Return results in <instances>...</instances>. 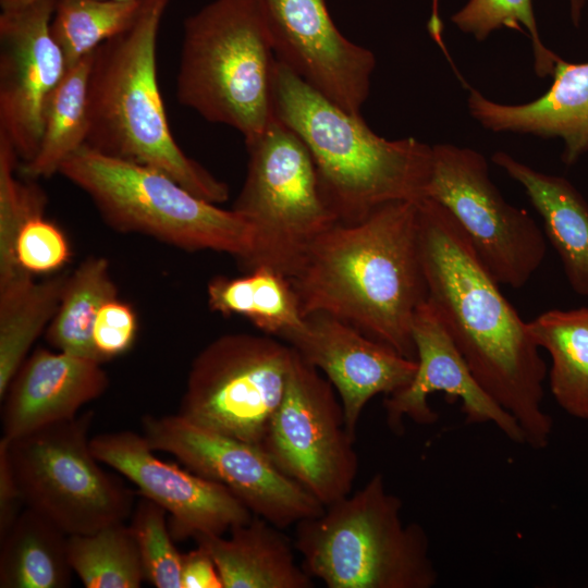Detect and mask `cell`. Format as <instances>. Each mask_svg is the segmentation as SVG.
I'll return each instance as SVG.
<instances>
[{
  "label": "cell",
  "instance_id": "cell-1",
  "mask_svg": "<svg viewBox=\"0 0 588 588\" xmlns=\"http://www.w3.org/2000/svg\"><path fill=\"white\" fill-rule=\"evenodd\" d=\"M418 244L428 298L485 391L518 422L525 444H549L543 409L547 365L525 322L469 240L438 201H417Z\"/></svg>",
  "mask_w": 588,
  "mask_h": 588
},
{
  "label": "cell",
  "instance_id": "cell-2",
  "mask_svg": "<svg viewBox=\"0 0 588 588\" xmlns=\"http://www.w3.org/2000/svg\"><path fill=\"white\" fill-rule=\"evenodd\" d=\"M290 281L304 317L327 313L416 360L413 321L428 298L417 201L390 203L359 222L334 223Z\"/></svg>",
  "mask_w": 588,
  "mask_h": 588
},
{
  "label": "cell",
  "instance_id": "cell-3",
  "mask_svg": "<svg viewBox=\"0 0 588 588\" xmlns=\"http://www.w3.org/2000/svg\"><path fill=\"white\" fill-rule=\"evenodd\" d=\"M275 117L308 148L324 201L340 223H356L394 201L426 197L432 146L389 140L277 62Z\"/></svg>",
  "mask_w": 588,
  "mask_h": 588
},
{
  "label": "cell",
  "instance_id": "cell-4",
  "mask_svg": "<svg viewBox=\"0 0 588 588\" xmlns=\"http://www.w3.org/2000/svg\"><path fill=\"white\" fill-rule=\"evenodd\" d=\"M170 0H144L134 24L91 56L86 146L156 169L212 204L228 185L185 155L167 119L157 79V37Z\"/></svg>",
  "mask_w": 588,
  "mask_h": 588
},
{
  "label": "cell",
  "instance_id": "cell-5",
  "mask_svg": "<svg viewBox=\"0 0 588 588\" xmlns=\"http://www.w3.org/2000/svg\"><path fill=\"white\" fill-rule=\"evenodd\" d=\"M277 62L262 0H215L184 21L177 100L248 142L275 119Z\"/></svg>",
  "mask_w": 588,
  "mask_h": 588
},
{
  "label": "cell",
  "instance_id": "cell-6",
  "mask_svg": "<svg viewBox=\"0 0 588 588\" xmlns=\"http://www.w3.org/2000/svg\"><path fill=\"white\" fill-rule=\"evenodd\" d=\"M401 499L381 473L366 485L296 524L302 565L329 588H431L438 572L429 540L405 523Z\"/></svg>",
  "mask_w": 588,
  "mask_h": 588
},
{
  "label": "cell",
  "instance_id": "cell-7",
  "mask_svg": "<svg viewBox=\"0 0 588 588\" xmlns=\"http://www.w3.org/2000/svg\"><path fill=\"white\" fill-rule=\"evenodd\" d=\"M59 173L82 189L103 221L186 252L212 250L244 261L253 229L234 210L197 197L167 174L84 145Z\"/></svg>",
  "mask_w": 588,
  "mask_h": 588
},
{
  "label": "cell",
  "instance_id": "cell-8",
  "mask_svg": "<svg viewBox=\"0 0 588 588\" xmlns=\"http://www.w3.org/2000/svg\"><path fill=\"white\" fill-rule=\"evenodd\" d=\"M248 161L232 210L253 229V248L238 267L297 271L313 243L338 222L320 191L315 163L298 135L277 117L245 142Z\"/></svg>",
  "mask_w": 588,
  "mask_h": 588
},
{
  "label": "cell",
  "instance_id": "cell-9",
  "mask_svg": "<svg viewBox=\"0 0 588 588\" xmlns=\"http://www.w3.org/2000/svg\"><path fill=\"white\" fill-rule=\"evenodd\" d=\"M94 413L1 438L22 499L68 536L94 532L131 517L132 489L106 471L90 449Z\"/></svg>",
  "mask_w": 588,
  "mask_h": 588
},
{
  "label": "cell",
  "instance_id": "cell-10",
  "mask_svg": "<svg viewBox=\"0 0 588 588\" xmlns=\"http://www.w3.org/2000/svg\"><path fill=\"white\" fill-rule=\"evenodd\" d=\"M294 348L274 336L221 335L194 358L177 415L260 445L284 396Z\"/></svg>",
  "mask_w": 588,
  "mask_h": 588
},
{
  "label": "cell",
  "instance_id": "cell-11",
  "mask_svg": "<svg viewBox=\"0 0 588 588\" xmlns=\"http://www.w3.org/2000/svg\"><path fill=\"white\" fill-rule=\"evenodd\" d=\"M432 151L426 197L450 211L500 284L523 287L544 259L542 230L526 210L503 198L480 152L452 144H437Z\"/></svg>",
  "mask_w": 588,
  "mask_h": 588
},
{
  "label": "cell",
  "instance_id": "cell-12",
  "mask_svg": "<svg viewBox=\"0 0 588 588\" xmlns=\"http://www.w3.org/2000/svg\"><path fill=\"white\" fill-rule=\"evenodd\" d=\"M331 382L295 350L284 396L261 448L324 507L348 495L358 457Z\"/></svg>",
  "mask_w": 588,
  "mask_h": 588
},
{
  "label": "cell",
  "instance_id": "cell-13",
  "mask_svg": "<svg viewBox=\"0 0 588 588\" xmlns=\"http://www.w3.org/2000/svg\"><path fill=\"white\" fill-rule=\"evenodd\" d=\"M142 433L155 451L225 486L256 516L283 529L324 506L283 474L261 445L200 428L180 415H145Z\"/></svg>",
  "mask_w": 588,
  "mask_h": 588
},
{
  "label": "cell",
  "instance_id": "cell-14",
  "mask_svg": "<svg viewBox=\"0 0 588 588\" xmlns=\"http://www.w3.org/2000/svg\"><path fill=\"white\" fill-rule=\"evenodd\" d=\"M56 0H34L0 14V136L23 163L36 154L47 101L68 65L50 23Z\"/></svg>",
  "mask_w": 588,
  "mask_h": 588
},
{
  "label": "cell",
  "instance_id": "cell-15",
  "mask_svg": "<svg viewBox=\"0 0 588 588\" xmlns=\"http://www.w3.org/2000/svg\"><path fill=\"white\" fill-rule=\"evenodd\" d=\"M90 449L101 464L120 473L140 495L167 511L174 540L222 536L254 516L225 486L157 457L143 433H99L90 438Z\"/></svg>",
  "mask_w": 588,
  "mask_h": 588
},
{
  "label": "cell",
  "instance_id": "cell-16",
  "mask_svg": "<svg viewBox=\"0 0 588 588\" xmlns=\"http://www.w3.org/2000/svg\"><path fill=\"white\" fill-rule=\"evenodd\" d=\"M277 60L324 97L362 115L373 53L344 37L326 0H262Z\"/></svg>",
  "mask_w": 588,
  "mask_h": 588
},
{
  "label": "cell",
  "instance_id": "cell-17",
  "mask_svg": "<svg viewBox=\"0 0 588 588\" xmlns=\"http://www.w3.org/2000/svg\"><path fill=\"white\" fill-rule=\"evenodd\" d=\"M281 339L331 382L353 438L367 403L378 394L387 396L404 389L417 370V360L327 313L305 316L301 329Z\"/></svg>",
  "mask_w": 588,
  "mask_h": 588
},
{
  "label": "cell",
  "instance_id": "cell-18",
  "mask_svg": "<svg viewBox=\"0 0 588 588\" xmlns=\"http://www.w3.org/2000/svg\"><path fill=\"white\" fill-rule=\"evenodd\" d=\"M417 370L404 389L387 395L383 402L387 424L397 434L404 429L403 419L431 425L438 419L428 397L436 392L462 403L468 424H494L511 441L525 444L524 433L515 420L479 384L463 355L432 305L422 303L413 321Z\"/></svg>",
  "mask_w": 588,
  "mask_h": 588
},
{
  "label": "cell",
  "instance_id": "cell-19",
  "mask_svg": "<svg viewBox=\"0 0 588 588\" xmlns=\"http://www.w3.org/2000/svg\"><path fill=\"white\" fill-rule=\"evenodd\" d=\"M102 364L36 348L11 380L1 408L2 437L14 439L74 418L109 387Z\"/></svg>",
  "mask_w": 588,
  "mask_h": 588
},
{
  "label": "cell",
  "instance_id": "cell-20",
  "mask_svg": "<svg viewBox=\"0 0 588 588\" xmlns=\"http://www.w3.org/2000/svg\"><path fill=\"white\" fill-rule=\"evenodd\" d=\"M550 88L539 98L505 105L470 89V115L493 132L531 134L563 140L562 161L574 164L588 152V62L571 63L562 58L552 74Z\"/></svg>",
  "mask_w": 588,
  "mask_h": 588
},
{
  "label": "cell",
  "instance_id": "cell-21",
  "mask_svg": "<svg viewBox=\"0 0 588 588\" xmlns=\"http://www.w3.org/2000/svg\"><path fill=\"white\" fill-rule=\"evenodd\" d=\"M211 554L223 588H311L314 578L295 559V546L268 520L254 515L220 535H197Z\"/></svg>",
  "mask_w": 588,
  "mask_h": 588
},
{
  "label": "cell",
  "instance_id": "cell-22",
  "mask_svg": "<svg viewBox=\"0 0 588 588\" xmlns=\"http://www.w3.org/2000/svg\"><path fill=\"white\" fill-rule=\"evenodd\" d=\"M525 189L543 221L544 235L559 254L567 281L579 295L588 296V204L564 177L546 174L504 151L492 155Z\"/></svg>",
  "mask_w": 588,
  "mask_h": 588
},
{
  "label": "cell",
  "instance_id": "cell-23",
  "mask_svg": "<svg viewBox=\"0 0 588 588\" xmlns=\"http://www.w3.org/2000/svg\"><path fill=\"white\" fill-rule=\"evenodd\" d=\"M68 539L53 522L25 506L0 539V587H69L73 569Z\"/></svg>",
  "mask_w": 588,
  "mask_h": 588
},
{
  "label": "cell",
  "instance_id": "cell-24",
  "mask_svg": "<svg viewBox=\"0 0 588 588\" xmlns=\"http://www.w3.org/2000/svg\"><path fill=\"white\" fill-rule=\"evenodd\" d=\"M66 277L57 274L37 282L33 274L23 272L0 283V399L53 319Z\"/></svg>",
  "mask_w": 588,
  "mask_h": 588
},
{
  "label": "cell",
  "instance_id": "cell-25",
  "mask_svg": "<svg viewBox=\"0 0 588 588\" xmlns=\"http://www.w3.org/2000/svg\"><path fill=\"white\" fill-rule=\"evenodd\" d=\"M207 298L212 311L243 316L265 334L280 339L305 323L290 279L268 268L236 278L215 277L208 283Z\"/></svg>",
  "mask_w": 588,
  "mask_h": 588
},
{
  "label": "cell",
  "instance_id": "cell-26",
  "mask_svg": "<svg viewBox=\"0 0 588 588\" xmlns=\"http://www.w3.org/2000/svg\"><path fill=\"white\" fill-rule=\"evenodd\" d=\"M536 344L551 357L550 389L571 416L588 419V307L547 310L528 321Z\"/></svg>",
  "mask_w": 588,
  "mask_h": 588
},
{
  "label": "cell",
  "instance_id": "cell-27",
  "mask_svg": "<svg viewBox=\"0 0 588 588\" xmlns=\"http://www.w3.org/2000/svg\"><path fill=\"white\" fill-rule=\"evenodd\" d=\"M114 298L118 287L109 261L100 256L84 259L66 277L58 310L45 331L49 345L102 364L94 345L93 330L102 305Z\"/></svg>",
  "mask_w": 588,
  "mask_h": 588
},
{
  "label": "cell",
  "instance_id": "cell-28",
  "mask_svg": "<svg viewBox=\"0 0 588 588\" xmlns=\"http://www.w3.org/2000/svg\"><path fill=\"white\" fill-rule=\"evenodd\" d=\"M91 56L69 68L49 97L38 149L22 167L27 179L50 177L59 173L62 163L86 144Z\"/></svg>",
  "mask_w": 588,
  "mask_h": 588
},
{
  "label": "cell",
  "instance_id": "cell-29",
  "mask_svg": "<svg viewBox=\"0 0 588 588\" xmlns=\"http://www.w3.org/2000/svg\"><path fill=\"white\" fill-rule=\"evenodd\" d=\"M68 552L86 588H138L146 580L135 535L125 522L69 536Z\"/></svg>",
  "mask_w": 588,
  "mask_h": 588
},
{
  "label": "cell",
  "instance_id": "cell-30",
  "mask_svg": "<svg viewBox=\"0 0 588 588\" xmlns=\"http://www.w3.org/2000/svg\"><path fill=\"white\" fill-rule=\"evenodd\" d=\"M144 0H56L50 32L68 69L130 28Z\"/></svg>",
  "mask_w": 588,
  "mask_h": 588
},
{
  "label": "cell",
  "instance_id": "cell-31",
  "mask_svg": "<svg viewBox=\"0 0 588 588\" xmlns=\"http://www.w3.org/2000/svg\"><path fill=\"white\" fill-rule=\"evenodd\" d=\"M19 160L9 140L0 136V283L26 272L16 259V237L30 217L44 215L47 203L37 185L15 176Z\"/></svg>",
  "mask_w": 588,
  "mask_h": 588
},
{
  "label": "cell",
  "instance_id": "cell-32",
  "mask_svg": "<svg viewBox=\"0 0 588 588\" xmlns=\"http://www.w3.org/2000/svg\"><path fill=\"white\" fill-rule=\"evenodd\" d=\"M451 20L460 30L471 34L479 41L502 27L526 29L531 40L535 71L539 77L552 76L561 59L541 41L532 0H468Z\"/></svg>",
  "mask_w": 588,
  "mask_h": 588
},
{
  "label": "cell",
  "instance_id": "cell-33",
  "mask_svg": "<svg viewBox=\"0 0 588 588\" xmlns=\"http://www.w3.org/2000/svg\"><path fill=\"white\" fill-rule=\"evenodd\" d=\"M167 511L142 495L131 515V528L135 535L146 580L157 588H182V553L167 523Z\"/></svg>",
  "mask_w": 588,
  "mask_h": 588
},
{
  "label": "cell",
  "instance_id": "cell-34",
  "mask_svg": "<svg viewBox=\"0 0 588 588\" xmlns=\"http://www.w3.org/2000/svg\"><path fill=\"white\" fill-rule=\"evenodd\" d=\"M15 255L20 267L35 274L52 273L71 257L69 241L62 230L44 215L30 217L20 229Z\"/></svg>",
  "mask_w": 588,
  "mask_h": 588
},
{
  "label": "cell",
  "instance_id": "cell-35",
  "mask_svg": "<svg viewBox=\"0 0 588 588\" xmlns=\"http://www.w3.org/2000/svg\"><path fill=\"white\" fill-rule=\"evenodd\" d=\"M137 334L134 309L119 298L107 302L95 320L93 340L101 363L126 353Z\"/></svg>",
  "mask_w": 588,
  "mask_h": 588
},
{
  "label": "cell",
  "instance_id": "cell-36",
  "mask_svg": "<svg viewBox=\"0 0 588 588\" xmlns=\"http://www.w3.org/2000/svg\"><path fill=\"white\" fill-rule=\"evenodd\" d=\"M182 588H223L217 565L201 544L182 554Z\"/></svg>",
  "mask_w": 588,
  "mask_h": 588
},
{
  "label": "cell",
  "instance_id": "cell-37",
  "mask_svg": "<svg viewBox=\"0 0 588 588\" xmlns=\"http://www.w3.org/2000/svg\"><path fill=\"white\" fill-rule=\"evenodd\" d=\"M24 507L5 446L0 441V539L7 535Z\"/></svg>",
  "mask_w": 588,
  "mask_h": 588
},
{
  "label": "cell",
  "instance_id": "cell-38",
  "mask_svg": "<svg viewBox=\"0 0 588 588\" xmlns=\"http://www.w3.org/2000/svg\"><path fill=\"white\" fill-rule=\"evenodd\" d=\"M569 1V11L571 19L575 26L579 25L583 9L586 4V0H568Z\"/></svg>",
  "mask_w": 588,
  "mask_h": 588
},
{
  "label": "cell",
  "instance_id": "cell-39",
  "mask_svg": "<svg viewBox=\"0 0 588 588\" xmlns=\"http://www.w3.org/2000/svg\"><path fill=\"white\" fill-rule=\"evenodd\" d=\"M34 0H0V5L2 9H11V8L24 5Z\"/></svg>",
  "mask_w": 588,
  "mask_h": 588
}]
</instances>
